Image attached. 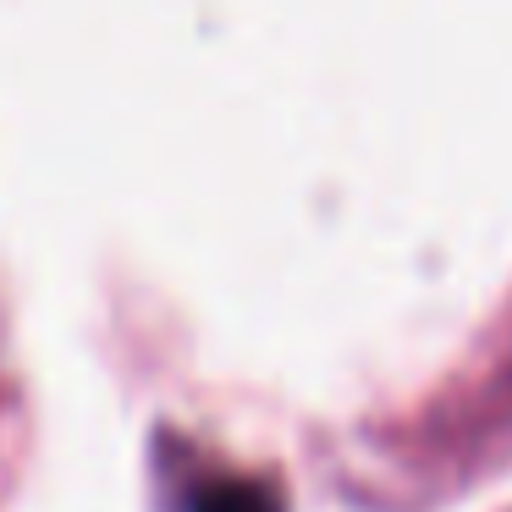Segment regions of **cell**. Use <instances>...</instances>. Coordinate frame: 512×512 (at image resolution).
Segmentation results:
<instances>
[{
    "instance_id": "1",
    "label": "cell",
    "mask_w": 512,
    "mask_h": 512,
    "mask_svg": "<svg viewBox=\"0 0 512 512\" xmlns=\"http://www.w3.org/2000/svg\"><path fill=\"white\" fill-rule=\"evenodd\" d=\"M188 512H281V501L259 479H210V485L193 490Z\"/></svg>"
}]
</instances>
